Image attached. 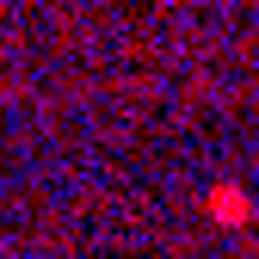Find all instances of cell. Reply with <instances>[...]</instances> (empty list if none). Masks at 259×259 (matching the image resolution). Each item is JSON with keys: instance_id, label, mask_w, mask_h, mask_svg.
I'll list each match as a JSON object with an SVG mask.
<instances>
[{"instance_id": "obj_1", "label": "cell", "mask_w": 259, "mask_h": 259, "mask_svg": "<svg viewBox=\"0 0 259 259\" xmlns=\"http://www.w3.org/2000/svg\"><path fill=\"white\" fill-rule=\"evenodd\" d=\"M210 210H216V222H235V229L253 216V210H247V198H241L235 185H229V191H216V198H210Z\"/></svg>"}]
</instances>
